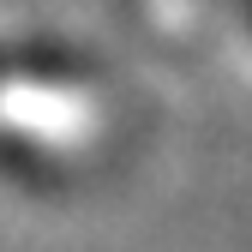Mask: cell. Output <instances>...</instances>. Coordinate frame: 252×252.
Masks as SVG:
<instances>
[{
	"label": "cell",
	"mask_w": 252,
	"mask_h": 252,
	"mask_svg": "<svg viewBox=\"0 0 252 252\" xmlns=\"http://www.w3.org/2000/svg\"><path fill=\"white\" fill-rule=\"evenodd\" d=\"M0 72H6V54H0Z\"/></svg>",
	"instance_id": "6da1fadb"
}]
</instances>
